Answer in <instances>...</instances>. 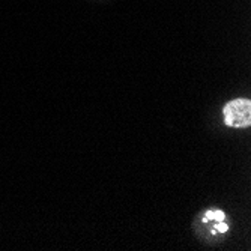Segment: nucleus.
Here are the masks:
<instances>
[{"instance_id":"f257e3e1","label":"nucleus","mask_w":251,"mask_h":251,"mask_svg":"<svg viewBox=\"0 0 251 251\" xmlns=\"http://www.w3.org/2000/svg\"><path fill=\"white\" fill-rule=\"evenodd\" d=\"M223 115L227 126L248 128L251 125V102L242 98L227 102L223 110Z\"/></svg>"},{"instance_id":"f03ea898","label":"nucleus","mask_w":251,"mask_h":251,"mask_svg":"<svg viewBox=\"0 0 251 251\" xmlns=\"http://www.w3.org/2000/svg\"><path fill=\"white\" fill-rule=\"evenodd\" d=\"M209 220H215V221H224V212L223 211H208L206 215H204L203 221L206 223Z\"/></svg>"},{"instance_id":"7ed1b4c3","label":"nucleus","mask_w":251,"mask_h":251,"mask_svg":"<svg viewBox=\"0 0 251 251\" xmlns=\"http://www.w3.org/2000/svg\"><path fill=\"white\" fill-rule=\"evenodd\" d=\"M215 230H218L220 233H226L227 230H229V226H227L224 221H217V224H215Z\"/></svg>"}]
</instances>
